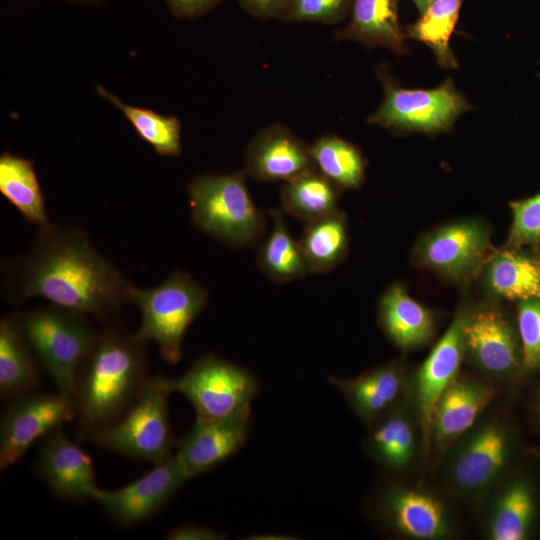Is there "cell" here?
I'll return each instance as SVG.
<instances>
[{"label": "cell", "mask_w": 540, "mask_h": 540, "mask_svg": "<svg viewBox=\"0 0 540 540\" xmlns=\"http://www.w3.org/2000/svg\"><path fill=\"white\" fill-rule=\"evenodd\" d=\"M5 265V291L13 299L43 298L97 320L132 303L134 286L76 226L38 227L28 250Z\"/></svg>", "instance_id": "1"}, {"label": "cell", "mask_w": 540, "mask_h": 540, "mask_svg": "<svg viewBox=\"0 0 540 540\" xmlns=\"http://www.w3.org/2000/svg\"><path fill=\"white\" fill-rule=\"evenodd\" d=\"M0 192L28 222L38 227L50 223L31 160L8 152L1 154Z\"/></svg>", "instance_id": "25"}, {"label": "cell", "mask_w": 540, "mask_h": 540, "mask_svg": "<svg viewBox=\"0 0 540 540\" xmlns=\"http://www.w3.org/2000/svg\"><path fill=\"white\" fill-rule=\"evenodd\" d=\"M535 512L536 504L531 486L524 479H516L497 500L489 525V537L493 540L527 538Z\"/></svg>", "instance_id": "29"}, {"label": "cell", "mask_w": 540, "mask_h": 540, "mask_svg": "<svg viewBox=\"0 0 540 540\" xmlns=\"http://www.w3.org/2000/svg\"><path fill=\"white\" fill-rule=\"evenodd\" d=\"M378 316L384 332L402 349L420 346L433 335L432 315L399 284L390 286L382 295Z\"/></svg>", "instance_id": "22"}, {"label": "cell", "mask_w": 540, "mask_h": 540, "mask_svg": "<svg viewBox=\"0 0 540 540\" xmlns=\"http://www.w3.org/2000/svg\"><path fill=\"white\" fill-rule=\"evenodd\" d=\"M22 330L59 392L72 399L77 371L99 331L90 317L54 304L19 312Z\"/></svg>", "instance_id": "5"}, {"label": "cell", "mask_w": 540, "mask_h": 540, "mask_svg": "<svg viewBox=\"0 0 540 540\" xmlns=\"http://www.w3.org/2000/svg\"><path fill=\"white\" fill-rule=\"evenodd\" d=\"M510 448L506 429L495 422L485 423L460 447L450 468L451 481L468 493L487 488L505 467Z\"/></svg>", "instance_id": "16"}, {"label": "cell", "mask_w": 540, "mask_h": 540, "mask_svg": "<svg viewBox=\"0 0 540 540\" xmlns=\"http://www.w3.org/2000/svg\"><path fill=\"white\" fill-rule=\"evenodd\" d=\"M415 442L411 422L403 412L395 411L374 429L369 448L385 466L400 469L412 459Z\"/></svg>", "instance_id": "33"}, {"label": "cell", "mask_w": 540, "mask_h": 540, "mask_svg": "<svg viewBox=\"0 0 540 540\" xmlns=\"http://www.w3.org/2000/svg\"><path fill=\"white\" fill-rule=\"evenodd\" d=\"M493 390L486 384L456 377L439 397L433 411L431 434L446 444L466 432L490 402Z\"/></svg>", "instance_id": "20"}, {"label": "cell", "mask_w": 540, "mask_h": 540, "mask_svg": "<svg viewBox=\"0 0 540 540\" xmlns=\"http://www.w3.org/2000/svg\"><path fill=\"white\" fill-rule=\"evenodd\" d=\"M37 356L12 312L0 320V397L9 402L34 392L40 375Z\"/></svg>", "instance_id": "19"}, {"label": "cell", "mask_w": 540, "mask_h": 540, "mask_svg": "<svg viewBox=\"0 0 540 540\" xmlns=\"http://www.w3.org/2000/svg\"><path fill=\"white\" fill-rule=\"evenodd\" d=\"M354 0H289L282 19L333 24L345 18Z\"/></svg>", "instance_id": "36"}, {"label": "cell", "mask_w": 540, "mask_h": 540, "mask_svg": "<svg viewBox=\"0 0 540 540\" xmlns=\"http://www.w3.org/2000/svg\"><path fill=\"white\" fill-rule=\"evenodd\" d=\"M538 413H539V416H540V392H539V396H538Z\"/></svg>", "instance_id": "42"}, {"label": "cell", "mask_w": 540, "mask_h": 540, "mask_svg": "<svg viewBox=\"0 0 540 540\" xmlns=\"http://www.w3.org/2000/svg\"><path fill=\"white\" fill-rule=\"evenodd\" d=\"M166 378L150 377L128 411L91 442L114 453L154 465L173 456Z\"/></svg>", "instance_id": "6"}, {"label": "cell", "mask_w": 540, "mask_h": 540, "mask_svg": "<svg viewBox=\"0 0 540 540\" xmlns=\"http://www.w3.org/2000/svg\"><path fill=\"white\" fill-rule=\"evenodd\" d=\"M463 0H433L420 19L407 28L411 38L425 43L445 68L457 67L449 41Z\"/></svg>", "instance_id": "32"}, {"label": "cell", "mask_w": 540, "mask_h": 540, "mask_svg": "<svg viewBox=\"0 0 540 540\" xmlns=\"http://www.w3.org/2000/svg\"><path fill=\"white\" fill-rule=\"evenodd\" d=\"M397 3V0H354L351 21L339 37L404 53L406 35L399 22Z\"/></svg>", "instance_id": "23"}, {"label": "cell", "mask_w": 540, "mask_h": 540, "mask_svg": "<svg viewBox=\"0 0 540 540\" xmlns=\"http://www.w3.org/2000/svg\"><path fill=\"white\" fill-rule=\"evenodd\" d=\"M273 228L268 239L261 245L257 264L273 282L291 283L310 274L299 241L289 233L281 212L270 211Z\"/></svg>", "instance_id": "28"}, {"label": "cell", "mask_w": 540, "mask_h": 540, "mask_svg": "<svg viewBox=\"0 0 540 540\" xmlns=\"http://www.w3.org/2000/svg\"><path fill=\"white\" fill-rule=\"evenodd\" d=\"M486 267V283L496 295L526 300L540 298V257L511 248L494 253Z\"/></svg>", "instance_id": "24"}, {"label": "cell", "mask_w": 540, "mask_h": 540, "mask_svg": "<svg viewBox=\"0 0 540 540\" xmlns=\"http://www.w3.org/2000/svg\"><path fill=\"white\" fill-rule=\"evenodd\" d=\"M222 0H165L174 15L194 18L208 12Z\"/></svg>", "instance_id": "39"}, {"label": "cell", "mask_w": 540, "mask_h": 540, "mask_svg": "<svg viewBox=\"0 0 540 540\" xmlns=\"http://www.w3.org/2000/svg\"><path fill=\"white\" fill-rule=\"evenodd\" d=\"M187 478L178 466L174 454L134 482L116 489H99L95 502L115 523L122 526L139 524L159 512Z\"/></svg>", "instance_id": "12"}, {"label": "cell", "mask_w": 540, "mask_h": 540, "mask_svg": "<svg viewBox=\"0 0 540 540\" xmlns=\"http://www.w3.org/2000/svg\"><path fill=\"white\" fill-rule=\"evenodd\" d=\"M317 169L339 189L357 188L364 179L365 161L351 143L323 135L310 146Z\"/></svg>", "instance_id": "31"}, {"label": "cell", "mask_w": 540, "mask_h": 540, "mask_svg": "<svg viewBox=\"0 0 540 540\" xmlns=\"http://www.w3.org/2000/svg\"><path fill=\"white\" fill-rule=\"evenodd\" d=\"M339 188L317 168L283 182L280 202L284 212L305 223L337 211Z\"/></svg>", "instance_id": "26"}, {"label": "cell", "mask_w": 540, "mask_h": 540, "mask_svg": "<svg viewBox=\"0 0 540 540\" xmlns=\"http://www.w3.org/2000/svg\"><path fill=\"white\" fill-rule=\"evenodd\" d=\"M250 412L219 419L196 418L177 443L174 458L187 480L203 474L236 453L246 442Z\"/></svg>", "instance_id": "13"}, {"label": "cell", "mask_w": 540, "mask_h": 540, "mask_svg": "<svg viewBox=\"0 0 540 540\" xmlns=\"http://www.w3.org/2000/svg\"><path fill=\"white\" fill-rule=\"evenodd\" d=\"M518 330L522 368L540 369V298L519 301Z\"/></svg>", "instance_id": "34"}, {"label": "cell", "mask_w": 540, "mask_h": 540, "mask_svg": "<svg viewBox=\"0 0 540 540\" xmlns=\"http://www.w3.org/2000/svg\"><path fill=\"white\" fill-rule=\"evenodd\" d=\"M35 472L51 493L66 502L95 501L98 490L91 456L62 428L41 439Z\"/></svg>", "instance_id": "11"}, {"label": "cell", "mask_w": 540, "mask_h": 540, "mask_svg": "<svg viewBox=\"0 0 540 540\" xmlns=\"http://www.w3.org/2000/svg\"><path fill=\"white\" fill-rule=\"evenodd\" d=\"M246 172L202 174L187 186L190 217L203 233L231 247L256 242L264 233L266 219L252 201Z\"/></svg>", "instance_id": "3"}, {"label": "cell", "mask_w": 540, "mask_h": 540, "mask_svg": "<svg viewBox=\"0 0 540 540\" xmlns=\"http://www.w3.org/2000/svg\"><path fill=\"white\" fill-rule=\"evenodd\" d=\"M245 172L258 181H287L317 168L310 146L288 128L273 124L261 130L244 154Z\"/></svg>", "instance_id": "15"}, {"label": "cell", "mask_w": 540, "mask_h": 540, "mask_svg": "<svg viewBox=\"0 0 540 540\" xmlns=\"http://www.w3.org/2000/svg\"><path fill=\"white\" fill-rule=\"evenodd\" d=\"M170 393L185 396L196 418L219 419L250 412L259 391L254 375L213 354L196 360L182 376L166 379Z\"/></svg>", "instance_id": "7"}, {"label": "cell", "mask_w": 540, "mask_h": 540, "mask_svg": "<svg viewBox=\"0 0 540 540\" xmlns=\"http://www.w3.org/2000/svg\"><path fill=\"white\" fill-rule=\"evenodd\" d=\"M147 343L123 325L109 321L80 365L72 391L75 431L91 438L118 421L148 379Z\"/></svg>", "instance_id": "2"}, {"label": "cell", "mask_w": 540, "mask_h": 540, "mask_svg": "<svg viewBox=\"0 0 540 540\" xmlns=\"http://www.w3.org/2000/svg\"><path fill=\"white\" fill-rule=\"evenodd\" d=\"M251 15L261 19L281 18L289 0H237Z\"/></svg>", "instance_id": "38"}, {"label": "cell", "mask_w": 540, "mask_h": 540, "mask_svg": "<svg viewBox=\"0 0 540 540\" xmlns=\"http://www.w3.org/2000/svg\"><path fill=\"white\" fill-rule=\"evenodd\" d=\"M512 225L508 247L535 246L540 243V193L511 203Z\"/></svg>", "instance_id": "35"}, {"label": "cell", "mask_w": 540, "mask_h": 540, "mask_svg": "<svg viewBox=\"0 0 540 540\" xmlns=\"http://www.w3.org/2000/svg\"><path fill=\"white\" fill-rule=\"evenodd\" d=\"M466 311L460 312L421 365L415 396L424 441L431 435L434 407L449 384L457 377L464 350L463 328Z\"/></svg>", "instance_id": "17"}, {"label": "cell", "mask_w": 540, "mask_h": 540, "mask_svg": "<svg viewBox=\"0 0 540 540\" xmlns=\"http://www.w3.org/2000/svg\"><path fill=\"white\" fill-rule=\"evenodd\" d=\"M299 244L310 274H324L345 257L348 247L346 218L339 210L306 223Z\"/></svg>", "instance_id": "27"}, {"label": "cell", "mask_w": 540, "mask_h": 540, "mask_svg": "<svg viewBox=\"0 0 540 540\" xmlns=\"http://www.w3.org/2000/svg\"><path fill=\"white\" fill-rule=\"evenodd\" d=\"M487 228L468 220L446 225L428 234L418 245L417 256L425 266L443 276L464 282L474 277L491 258Z\"/></svg>", "instance_id": "10"}, {"label": "cell", "mask_w": 540, "mask_h": 540, "mask_svg": "<svg viewBox=\"0 0 540 540\" xmlns=\"http://www.w3.org/2000/svg\"><path fill=\"white\" fill-rule=\"evenodd\" d=\"M464 350L485 372L503 377L522 367L520 341L503 313L484 307L466 314Z\"/></svg>", "instance_id": "14"}, {"label": "cell", "mask_w": 540, "mask_h": 540, "mask_svg": "<svg viewBox=\"0 0 540 540\" xmlns=\"http://www.w3.org/2000/svg\"><path fill=\"white\" fill-rule=\"evenodd\" d=\"M420 14H423L433 0H412Z\"/></svg>", "instance_id": "40"}, {"label": "cell", "mask_w": 540, "mask_h": 540, "mask_svg": "<svg viewBox=\"0 0 540 540\" xmlns=\"http://www.w3.org/2000/svg\"><path fill=\"white\" fill-rule=\"evenodd\" d=\"M383 514L398 533L415 539H439L449 532L442 503L430 494L396 487L383 501Z\"/></svg>", "instance_id": "18"}, {"label": "cell", "mask_w": 540, "mask_h": 540, "mask_svg": "<svg viewBox=\"0 0 540 540\" xmlns=\"http://www.w3.org/2000/svg\"><path fill=\"white\" fill-rule=\"evenodd\" d=\"M208 299L207 289L182 270H175L155 287L139 289L134 286L132 303L141 313L136 338L144 343L155 342L163 360L178 363L182 358L185 333Z\"/></svg>", "instance_id": "4"}, {"label": "cell", "mask_w": 540, "mask_h": 540, "mask_svg": "<svg viewBox=\"0 0 540 540\" xmlns=\"http://www.w3.org/2000/svg\"><path fill=\"white\" fill-rule=\"evenodd\" d=\"M329 381L366 421H373L387 412L399 399L404 385L402 371L394 364L379 367L349 380L330 376Z\"/></svg>", "instance_id": "21"}, {"label": "cell", "mask_w": 540, "mask_h": 540, "mask_svg": "<svg viewBox=\"0 0 540 540\" xmlns=\"http://www.w3.org/2000/svg\"><path fill=\"white\" fill-rule=\"evenodd\" d=\"M0 420V468L19 462L38 440L73 422L74 404L68 395L32 392L5 403Z\"/></svg>", "instance_id": "9"}, {"label": "cell", "mask_w": 540, "mask_h": 540, "mask_svg": "<svg viewBox=\"0 0 540 540\" xmlns=\"http://www.w3.org/2000/svg\"><path fill=\"white\" fill-rule=\"evenodd\" d=\"M71 1L79 2V3H91V2H94V1H97V0H71Z\"/></svg>", "instance_id": "41"}, {"label": "cell", "mask_w": 540, "mask_h": 540, "mask_svg": "<svg viewBox=\"0 0 540 540\" xmlns=\"http://www.w3.org/2000/svg\"><path fill=\"white\" fill-rule=\"evenodd\" d=\"M225 534L210 527L184 524L172 528L165 536L167 540H220Z\"/></svg>", "instance_id": "37"}, {"label": "cell", "mask_w": 540, "mask_h": 540, "mask_svg": "<svg viewBox=\"0 0 540 540\" xmlns=\"http://www.w3.org/2000/svg\"><path fill=\"white\" fill-rule=\"evenodd\" d=\"M385 97L367 122L395 132L447 131L470 106L450 79L435 89H403L384 80Z\"/></svg>", "instance_id": "8"}, {"label": "cell", "mask_w": 540, "mask_h": 540, "mask_svg": "<svg viewBox=\"0 0 540 540\" xmlns=\"http://www.w3.org/2000/svg\"><path fill=\"white\" fill-rule=\"evenodd\" d=\"M96 91L122 111L138 136L150 144L159 155L175 157L181 154V123L176 117L126 104L101 85L96 86Z\"/></svg>", "instance_id": "30"}]
</instances>
